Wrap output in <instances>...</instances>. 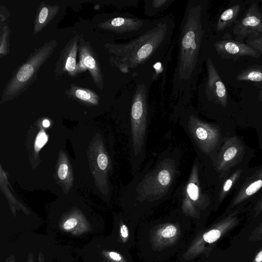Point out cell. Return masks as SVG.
I'll use <instances>...</instances> for the list:
<instances>
[{"label":"cell","instance_id":"6da1fadb","mask_svg":"<svg viewBox=\"0 0 262 262\" xmlns=\"http://www.w3.org/2000/svg\"><path fill=\"white\" fill-rule=\"evenodd\" d=\"M205 9L203 1H189L172 42L177 46V53L170 98L174 102L172 117L176 121L181 112L190 105L202 71L206 34Z\"/></svg>","mask_w":262,"mask_h":262},{"label":"cell","instance_id":"7a4b0ae2","mask_svg":"<svg viewBox=\"0 0 262 262\" xmlns=\"http://www.w3.org/2000/svg\"><path fill=\"white\" fill-rule=\"evenodd\" d=\"M181 158L179 149H166L159 154L155 164L149 161L127 185L123 195L127 204L149 206L168 199L180 174Z\"/></svg>","mask_w":262,"mask_h":262},{"label":"cell","instance_id":"3957f363","mask_svg":"<svg viewBox=\"0 0 262 262\" xmlns=\"http://www.w3.org/2000/svg\"><path fill=\"white\" fill-rule=\"evenodd\" d=\"M174 21L171 15L153 20L150 27L139 36L111 45L114 62L122 72L127 73L162 61L170 48Z\"/></svg>","mask_w":262,"mask_h":262},{"label":"cell","instance_id":"277c9868","mask_svg":"<svg viewBox=\"0 0 262 262\" xmlns=\"http://www.w3.org/2000/svg\"><path fill=\"white\" fill-rule=\"evenodd\" d=\"M147 92V86L144 83L137 85L125 126V133L128 137L129 159L133 176L140 170L146 156L148 126Z\"/></svg>","mask_w":262,"mask_h":262},{"label":"cell","instance_id":"5b68a950","mask_svg":"<svg viewBox=\"0 0 262 262\" xmlns=\"http://www.w3.org/2000/svg\"><path fill=\"white\" fill-rule=\"evenodd\" d=\"M178 120L194 148L199 159L203 163L207 158L212 160L222 144L219 127L203 120L196 110L190 105L181 112Z\"/></svg>","mask_w":262,"mask_h":262},{"label":"cell","instance_id":"8992f818","mask_svg":"<svg viewBox=\"0 0 262 262\" xmlns=\"http://www.w3.org/2000/svg\"><path fill=\"white\" fill-rule=\"evenodd\" d=\"M203 163L196 157L186 180L176 190L175 196L183 209L204 210L211 203L212 193L207 188Z\"/></svg>","mask_w":262,"mask_h":262},{"label":"cell","instance_id":"52a82bcc","mask_svg":"<svg viewBox=\"0 0 262 262\" xmlns=\"http://www.w3.org/2000/svg\"><path fill=\"white\" fill-rule=\"evenodd\" d=\"M56 41L45 44L31 55L19 69L4 90L3 98H10L20 94L33 81L39 67L53 51Z\"/></svg>","mask_w":262,"mask_h":262},{"label":"cell","instance_id":"ba28073f","mask_svg":"<svg viewBox=\"0 0 262 262\" xmlns=\"http://www.w3.org/2000/svg\"><path fill=\"white\" fill-rule=\"evenodd\" d=\"M244 146L241 140L234 136L223 141L212 160L215 170L225 178L229 170L240 162L244 154Z\"/></svg>","mask_w":262,"mask_h":262},{"label":"cell","instance_id":"9c48e42d","mask_svg":"<svg viewBox=\"0 0 262 262\" xmlns=\"http://www.w3.org/2000/svg\"><path fill=\"white\" fill-rule=\"evenodd\" d=\"M262 189V166L255 169L247 177L236 191L224 215L233 210L243 207L244 204L257 195Z\"/></svg>","mask_w":262,"mask_h":262},{"label":"cell","instance_id":"30bf717a","mask_svg":"<svg viewBox=\"0 0 262 262\" xmlns=\"http://www.w3.org/2000/svg\"><path fill=\"white\" fill-rule=\"evenodd\" d=\"M233 32L239 41L262 34V14L256 3H252L243 17L236 22Z\"/></svg>","mask_w":262,"mask_h":262},{"label":"cell","instance_id":"8fae6325","mask_svg":"<svg viewBox=\"0 0 262 262\" xmlns=\"http://www.w3.org/2000/svg\"><path fill=\"white\" fill-rule=\"evenodd\" d=\"M207 78L204 93L207 101L224 107L227 105L228 95L225 85L220 76L212 60H206Z\"/></svg>","mask_w":262,"mask_h":262},{"label":"cell","instance_id":"7c38bea8","mask_svg":"<svg viewBox=\"0 0 262 262\" xmlns=\"http://www.w3.org/2000/svg\"><path fill=\"white\" fill-rule=\"evenodd\" d=\"M213 46L221 58L236 60L244 56L258 58L260 53L248 44L236 40L224 38L216 41Z\"/></svg>","mask_w":262,"mask_h":262},{"label":"cell","instance_id":"4fadbf2b","mask_svg":"<svg viewBox=\"0 0 262 262\" xmlns=\"http://www.w3.org/2000/svg\"><path fill=\"white\" fill-rule=\"evenodd\" d=\"M79 50V62L77 64L75 73L78 71L88 70L96 85L100 89L103 88V76L98 62L94 57L90 47L80 40Z\"/></svg>","mask_w":262,"mask_h":262},{"label":"cell","instance_id":"5bb4252c","mask_svg":"<svg viewBox=\"0 0 262 262\" xmlns=\"http://www.w3.org/2000/svg\"><path fill=\"white\" fill-rule=\"evenodd\" d=\"M243 170L238 168L223 178L221 185L214 193V207L217 208L229 194L240 178Z\"/></svg>","mask_w":262,"mask_h":262},{"label":"cell","instance_id":"9a60e30c","mask_svg":"<svg viewBox=\"0 0 262 262\" xmlns=\"http://www.w3.org/2000/svg\"><path fill=\"white\" fill-rule=\"evenodd\" d=\"M59 228L74 235H81L92 230L90 224L86 220L74 216L64 219L59 224Z\"/></svg>","mask_w":262,"mask_h":262},{"label":"cell","instance_id":"2e32d148","mask_svg":"<svg viewBox=\"0 0 262 262\" xmlns=\"http://www.w3.org/2000/svg\"><path fill=\"white\" fill-rule=\"evenodd\" d=\"M241 9L240 5H235L225 10L219 17L216 29L217 31H223L234 22Z\"/></svg>","mask_w":262,"mask_h":262},{"label":"cell","instance_id":"e0dca14e","mask_svg":"<svg viewBox=\"0 0 262 262\" xmlns=\"http://www.w3.org/2000/svg\"><path fill=\"white\" fill-rule=\"evenodd\" d=\"M77 49V41L74 38L69 45L63 59L64 70L71 74H74L76 70Z\"/></svg>","mask_w":262,"mask_h":262},{"label":"cell","instance_id":"ac0fdd59","mask_svg":"<svg viewBox=\"0 0 262 262\" xmlns=\"http://www.w3.org/2000/svg\"><path fill=\"white\" fill-rule=\"evenodd\" d=\"M174 0H146L144 1L145 14L152 16L168 8Z\"/></svg>","mask_w":262,"mask_h":262},{"label":"cell","instance_id":"d6986e66","mask_svg":"<svg viewBox=\"0 0 262 262\" xmlns=\"http://www.w3.org/2000/svg\"><path fill=\"white\" fill-rule=\"evenodd\" d=\"M236 79L238 81H262V64L246 68L236 76Z\"/></svg>","mask_w":262,"mask_h":262},{"label":"cell","instance_id":"ffe728a7","mask_svg":"<svg viewBox=\"0 0 262 262\" xmlns=\"http://www.w3.org/2000/svg\"><path fill=\"white\" fill-rule=\"evenodd\" d=\"M71 94L80 100L93 104L97 103L98 101V96L89 90L72 86Z\"/></svg>","mask_w":262,"mask_h":262},{"label":"cell","instance_id":"44dd1931","mask_svg":"<svg viewBox=\"0 0 262 262\" xmlns=\"http://www.w3.org/2000/svg\"><path fill=\"white\" fill-rule=\"evenodd\" d=\"M50 12L48 7L45 6L41 9L37 17V23L35 24V32H38L41 29V26L46 24L48 18L50 16Z\"/></svg>","mask_w":262,"mask_h":262},{"label":"cell","instance_id":"7402d4cb","mask_svg":"<svg viewBox=\"0 0 262 262\" xmlns=\"http://www.w3.org/2000/svg\"><path fill=\"white\" fill-rule=\"evenodd\" d=\"M247 44L262 53V34L253 38H249L247 40Z\"/></svg>","mask_w":262,"mask_h":262},{"label":"cell","instance_id":"603a6c76","mask_svg":"<svg viewBox=\"0 0 262 262\" xmlns=\"http://www.w3.org/2000/svg\"><path fill=\"white\" fill-rule=\"evenodd\" d=\"M262 239V222L251 232L248 240L258 242Z\"/></svg>","mask_w":262,"mask_h":262},{"label":"cell","instance_id":"cb8c5ba5","mask_svg":"<svg viewBox=\"0 0 262 262\" xmlns=\"http://www.w3.org/2000/svg\"><path fill=\"white\" fill-rule=\"evenodd\" d=\"M177 232L176 227L172 225L164 228L161 232V235L164 238H170L174 236Z\"/></svg>","mask_w":262,"mask_h":262},{"label":"cell","instance_id":"d4e9b609","mask_svg":"<svg viewBox=\"0 0 262 262\" xmlns=\"http://www.w3.org/2000/svg\"><path fill=\"white\" fill-rule=\"evenodd\" d=\"M262 212V193L255 203L252 210V217H256Z\"/></svg>","mask_w":262,"mask_h":262},{"label":"cell","instance_id":"484cf974","mask_svg":"<svg viewBox=\"0 0 262 262\" xmlns=\"http://www.w3.org/2000/svg\"><path fill=\"white\" fill-rule=\"evenodd\" d=\"M97 163L101 170L105 169L108 164V159L106 155L104 154H99L97 158Z\"/></svg>","mask_w":262,"mask_h":262},{"label":"cell","instance_id":"4316f807","mask_svg":"<svg viewBox=\"0 0 262 262\" xmlns=\"http://www.w3.org/2000/svg\"><path fill=\"white\" fill-rule=\"evenodd\" d=\"M104 254L105 255L106 257H108L114 261L119 262L122 259V256L120 255V254L116 252H106L104 253Z\"/></svg>","mask_w":262,"mask_h":262},{"label":"cell","instance_id":"83f0119b","mask_svg":"<svg viewBox=\"0 0 262 262\" xmlns=\"http://www.w3.org/2000/svg\"><path fill=\"white\" fill-rule=\"evenodd\" d=\"M68 170V166L66 164H61L60 165L58 170V174L60 179L63 180L66 178Z\"/></svg>","mask_w":262,"mask_h":262},{"label":"cell","instance_id":"f1b7e54d","mask_svg":"<svg viewBox=\"0 0 262 262\" xmlns=\"http://www.w3.org/2000/svg\"><path fill=\"white\" fill-rule=\"evenodd\" d=\"M48 138L44 133H40L37 138L36 144L38 147H41L47 141Z\"/></svg>","mask_w":262,"mask_h":262},{"label":"cell","instance_id":"f546056e","mask_svg":"<svg viewBox=\"0 0 262 262\" xmlns=\"http://www.w3.org/2000/svg\"><path fill=\"white\" fill-rule=\"evenodd\" d=\"M38 261L45 262V258L41 252H39L38 254ZM26 262H34L33 253L30 252L28 254L27 259Z\"/></svg>","mask_w":262,"mask_h":262},{"label":"cell","instance_id":"4dcf8cb0","mask_svg":"<svg viewBox=\"0 0 262 262\" xmlns=\"http://www.w3.org/2000/svg\"><path fill=\"white\" fill-rule=\"evenodd\" d=\"M120 232L121 236L124 238H127L128 236V230L127 226L124 224L121 226Z\"/></svg>","mask_w":262,"mask_h":262},{"label":"cell","instance_id":"1f68e13d","mask_svg":"<svg viewBox=\"0 0 262 262\" xmlns=\"http://www.w3.org/2000/svg\"><path fill=\"white\" fill-rule=\"evenodd\" d=\"M251 262H262V248L257 253Z\"/></svg>","mask_w":262,"mask_h":262},{"label":"cell","instance_id":"d6a6232c","mask_svg":"<svg viewBox=\"0 0 262 262\" xmlns=\"http://www.w3.org/2000/svg\"><path fill=\"white\" fill-rule=\"evenodd\" d=\"M5 262H15L14 256L11 254L6 258Z\"/></svg>","mask_w":262,"mask_h":262},{"label":"cell","instance_id":"836d02e7","mask_svg":"<svg viewBox=\"0 0 262 262\" xmlns=\"http://www.w3.org/2000/svg\"><path fill=\"white\" fill-rule=\"evenodd\" d=\"M42 125L44 127H48L50 125V122L48 120H44L42 122Z\"/></svg>","mask_w":262,"mask_h":262},{"label":"cell","instance_id":"e575fe53","mask_svg":"<svg viewBox=\"0 0 262 262\" xmlns=\"http://www.w3.org/2000/svg\"><path fill=\"white\" fill-rule=\"evenodd\" d=\"M228 262H230V261H228Z\"/></svg>","mask_w":262,"mask_h":262},{"label":"cell","instance_id":"d590c367","mask_svg":"<svg viewBox=\"0 0 262 262\" xmlns=\"http://www.w3.org/2000/svg\"><path fill=\"white\" fill-rule=\"evenodd\" d=\"M261 14H262V13H261Z\"/></svg>","mask_w":262,"mask_h":262}]
</instances>
